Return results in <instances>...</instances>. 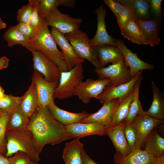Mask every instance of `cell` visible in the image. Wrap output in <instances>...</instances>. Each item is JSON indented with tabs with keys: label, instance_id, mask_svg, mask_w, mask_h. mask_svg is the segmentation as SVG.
<instances>
[{
	"label": "cell",
	"instance_id": "obj_1",
	"mask_svg": "<svg viewBox=\"0 0 164 164\" xmlns=\"http://www.w3.org/2000/svg\"><path fill=\"white\" fill-rule=\"evenodd\" d=\"M27 130L39 154L47 144L54 145L72 138L65 126L53 117L47 107H37L29 119Z\"/></svg>",
	"mask_w": 164,
	"mask_h": 164
},
{
	"label": "cell",
	"instance_id": "obj_2",
	"mask_svg": "<svg viewBox=\"0 0 164 164\" xmlns=\"http://www.w3.org/2000/svg\"><path fill=\"white\" fill-rule=\"evenodd\" d=\"M6 138V152L5 156L6 157L21 152L27 154L36 164L40 161L39 153L27 130H7Z\"/></svg>",
	"mask_w": 164,
	"mask_h": 164
},
{
	"label": "cell",
	"instance_id": "obj_3",
	"mask_svg": "<svg viewBox=\"0 0 164 164\" xmlns=\"http://www.w3.org/2000/svg\"><path fill=\"white\" fill-rule=\"evenodd\" d=\"M31 43L38 50L41 51L55 63L61 72L68 71L63 55L58 49L48 26L45 23L44 20L37 37Z\"/></svg>",
	"mask_w": 164,
	"mask_h": 164
},
{
	"label": "cell",
	"instance_id": "obj_4",
	"mask_svg": "<svg viewBox=\"0 0 164 164\" xmlns=\"http://www.w3.org/2000/svg\"><path fill=\"white\" fill-rule=\"evenodd\" d=\"M82 63L76 65L71 70L61 72L57 87L55 89L53 97L62 100L74 96L75 88L84 78Z\"/></svg>",
	"mask_w": 164,
	"mask_h": 164
},
{
	"label": "cell",
	"instance_id": "obj_5",
	"mask_svg": "<svg viewBox=\"0 0 164 164\" xmlns=\"http://www.w3.org/2000/svg\"><path fill=\"white\" fill-rule=\"evenodd\" d=\"M79 58L90 62L95 69L101 68L99 61L90 46L91 39L87 34L78 29L64 36Z\"/></svg>",
	"mask_w": 164,
	"mask_h": 164
},
{
	"label": "cell",
	"instance_id": "obj_6",
	"mask_svg": "<svg viewBox=\"0 0 164 164\" xmlns=\"http://www.w3.org/2000/svg\"><path fill=\"white\" fill-rule=\"evenodd\" d=\"M44 20L48 26L56 28L64 36L79 29L82 21L81 18H72L60 12L57 8L46 16Z\"/></svg>",
	"mask_w": 164,
	"mask_h": 164
},
{
	"label": "cell",
	"instance_id": "obj_7",
	"mask_svg": "<svg viewBox=\"0 0 164 164\" xmlns=\"http://www.w3.org/2000/svg\"><path fill=\"white\" fill-rule=\"evenodd\" d=\"M110 82L108 78H100L96 80L88 79L81 81L76 86L74 95L84 103L87 104L92 98H95L100 95Z\"/></svg>",
	"mask_w": 164,
	"mask_h": 164
},
{
	"label": "cell",
	"instance_id": "obj_8",
	"mask_svg": "<svg viewBox=\"0 0 164 164\" xmlns=\"http://www.w3.org/2000/svg\"><path fill=\"white\" fill-rule=\"evenodd\" d=\"M33 68L50 82H59L61 71L57 65L39 50L32 52Z\"/></svg>",
	"mask_w": 164,
	"mask_h": 164
},
{
	"label": "cell",
	"instance_id": "obj_9",
	"mask_svg": "<svg viewBox=\"0 0 164 164\" xmlns=\"http://www.w3.org/2000/svg\"><path fill=\"white\" fill-rule=\"evenodd\" d=\"M95 72L100 78H108L110 84L117 86L129 81L132 78L129 69H128L122 60L107 67L95 69Z\"/></svg>",
	"mask_w": 164,
	"mask_h": 164
},
{
	"label": "cell",
	"instance_id": "obj_10",
	"mask_svg": "<svg viewBox=\"0 0 164 164\" xmlns=\"http://www.w3.org/2000/svg\"><path fill=\"white\" fill-rule=\"evenodd\" d=\"M142 72H138L129 81L122 84L114 86L109 83L95 98L103 104L115 99L122 100L133 91L137 80L142 75Z\"/></svg>",
	"mask_w": 164,
	"mask_h": 164
},
{
	"label": "cell",
	"instance_id": "obj_11",
	"mask_svg": "<svg viewBox=\"0 0 164 164\" xmlns=\"http://www.w3.org/2000/svg\"><path fill=\"white\" fill-rule=\"evenodd\" d=\"M164 120H158L147 115L145 111L138 114L132 124L137 136L136 148L140 149L144 145L145 140L151 132Z\"/></svg>",
	"mask_w": 164,
	"mask_h": 164
},
{
	"label": "cell",
	"instance_id": "obj_12",
	"mask_svg": "<svg viewBox=\"0 0 164 164\" xmlns=\"http://www.w3.org/2000/svg\"><path fill=\"white\" fill-rule=\"evenodd\" d=\"M114 42L116 46L121 52L124 60V63L126 67H129L130 74L132 78L134 77L139 72L144 70H152L155 66L144 62L138 56L136 53H133L121 39H114Z\"/></svg>",
	"mask_w": 164,
	"mask_h": 164
},
{
	"label": "cell",
	"instance_id": "obj_13",
	"mask_svg": "<svg viewBox=\"0 0 164 164\" xmlns=\"http://www.w3.org/2000/svg\"><path fill=\"white\" fill-rule=\"evenodd\" d=\"M121 101L117 98L104 103L98 111L90 114L80 122L96 123L102 125L107 129L111 125L114 112Z\"/></svg>",
	"mask_w": 164,
	"mask_h": 164
},
{
	"label": "cell",
	"instance_id": "obj_14",
	"mask_svg": "<svg viewBox=\"0 0 164 164\" xmlns=\"http://www.w3.org/2000/svg\"><path fill=\"white\" fill-rule=\"evenodd\" d=\"M40 73L34 70L32 79L35 83L38 99L39 106L47 107L54 98L55 89L59 82H50L46 80Z\"/></svg>",
	"mask_w": 164,
	"mask_h": 164
},
{
	"label": "cell",
	"instance_id": "obj_15",
	"mask_svg": "<svg viewBox=\"0 0 164 164\" xmlns=\"http://www.w3.org/2000/svg\"><path fill=\"white\" fill-rule=\"evenodd\" d=\"M97 18V27L96 33L91 39L90 46H94L108 45L116 46L114 42V38L109 35L107 31L105 17L107 12L102 4L95 10Z\"/></svg>",
	"mask_w": 164,
	"mask_h": 164
},
{
	"label": "cell",
	"instance_id": "obj_16",
	"mask_svg": "<svg viewBox=\"0 0 164 164\" xmlns=\"http://www.w3.org/2000/svg\"><path fill=\"white\" fill-rule=\"evenodd\" d=\"M50 32L62 51L68 70H71L77 64L84 62V60L79 58L76 55L69 42L58 30L52 27Z\"/></svg>",
	"mask_w": 164,
	"mask_h": 164
},
{
	"label": "cell",
	"instance_id": "obj_17",
	"mask_svg": "<svg viewBox=\"0 0 164 164\" xmlns=\"http://www.w3.org/2000/svg\"><path fill=\"white\" fill-rule=\"evenodd\" d=\"M67 132L72 138L79 139L91 135H106L107 128L95 123H77L65 126Z\"/></svg>",
	"mask_w": 164,
	"mask_h": 164
},
{
	"label": "cell",
	"instance_id": "obj_18",
	"mask_svg": "<svg viewBox=\"0 0 164 164\" xmlns=\"http://www.w3.org/2000/svg\"><path fill=\"white\" fill-rule=\"evenodd\" d=\"M53 98L47 106L53 117L65 126L80 122L90 114L85 111L80 113H72L63 110L55 104Z\"/></svg>",
	"mask_w": 164,
	"mask_h": 164
},
{
	"label": "cell",
	"instance_id": "obj_19",
	"mask_svg": "<svg viewBox=\"0 0 164 164\" xmlns=\"http://www.w3.org/2000/svg\"><path fill=\"white\" fill-rule=\"evenodd\" d=\"M125 122L110 126L107 129L106 135L111 139L116 150L123 155H126L132 151L130 149L124 133Z\"/></svg>",
	"mask_w": 164,
	"mask_h": 164
},
{
	"label": "cell",
	"instance_id": "obj_20",
	"mask_svg": "<svg viewBox=\"0 0 164 164\" xmlns=\"http://www.w3.org/2000/svg\"><path fill=\"white\" fill-rule=\"evenodd\" d=\"M133 13V17L138 28L149 42L152 46L159 45L161 39L159 38L158 32L159 24L158 20L154 19L144 20L135 16Z\"/></svg>",
	"mask_w": 164,
	"mask_h": 164
},
{
	"label": "cell",
	"instance_id": "obj_21",
	"mask_svg": "<svg viewBox=\"0 0 164 164\" xmlns=\"http://www.w3.org/2000/svg\"><path fill=\"white\" fill-rule=\"evenodd\" d=\"M154 159L145 151L136 148L126 155L116 152L113 160L114 164H153Z\"/></svg>",
	"mask_w": 164,
	"mask_h": 164
},
{
	"label": "cell",
	"instance_id": "obj_22",
	"mask_svg": "<svg viewBox=\"0 0 164 164\" xmlns=\"http://www.w3.org/2000/svg\"><path fill=\"white\" fill-rule=\"evenodd\" d=\"M92 48L99 61L101 68L109 63L113 64L124 60L121 52L116 46L105 45Z\"/></svg>",
	"mask_w": 164,
	"mask_h": 164
},
{
	"label": "cell",
	"instance_id": "obj_23",
	"mask_svg": "<svg viewBox=\"0 0 164 164\" xmlns=\"http://www.w3.org/2000/svg\"><path fill=\"white\" fill-rule=\"evenodd\" d=\"M3 37L7 43L8 46L21 45L32 52L38 50L19 30L16 26H10L5 32Z\"/></svg>",
	"mask_w": 164,
	"mask_h": 164
},
{
	"label": "cell",
	"instance_id": "obj_24",
	"mask_svg": "<svg viewBox=\"0 0 164 164\" xmlns=\"http://www.w3.org/2000/svg\"><path fill=\"white\" fill-rule=\"evenodd\" d=\"M19 105L22 111L29 119L39 106L36 87L34 82L32 79L31 84L22 96Z\"/></svg>",
	"mask_w": 164,
	"mask_h": 164
},
{
	"label": "cell",
	"instance_id": "obj_25",
	"mask_svg": "<svg viewBox=\"0 0 164 164\" xmlns=\"http://www.w3.org/2000/svg\"><path fill=\"white\" fill-rule=\"evenodd\" d=\"M151 84L153 91V99L151 106L145 113L155 118L162 120L164 119V94L152 81Z\"/></svg>",
	"mask_w": 164,
	"mask_h": 164
},
{
	"label": "cell",
	"instance_id": "obj_26",
	"mask_svg": "<svg viewBox=\"0 0 164 164\" xmlns=\"http://www.w3.org/2000/svg\"><path fill=\"white\" fill-rule=\"evenodd\" d=\"M83 149V144L79 139L67 143L62 155L65 164H82L81 153Z\"/></svg>",
	"mask_w": 164,
	"mask_h": 164
},
{
	"label": "cell",
	"instance_id": "obj_27",
	"mask_svg": "<svg viewBox=\"0 0 164 164\" xmlns=\"http://www.w3.org/2000/svg\"><path fill=\"white\" fill-rule=\"evenodd\" d=\"M145 150L153 158L160 157L164 153V139L156 131L151 132L146 138L144 145Z\"/></svg>",
	"mask_w": 164,
	"mask_h": 164
},
{
	"label": "cell",
	"instance_id": "obj_28",
	"mask_svg": "<svg viewBox=\"0 0 164 164\" xmlns=\"http://www.w3.org/2000/svg\"><path fill=\"white\" fill-rule=\"evenodd\" d=\"M121 32L125 38L134 43L150 45L136 24L133 17V13L132 16Z\"/></svg>",
	"mask_w": 164,
	"mask_h": 164
},
{
	"label": "cell",
	"instance_id": "obj_29",
	"mask_svg": "<svg viewBox=\"0 0 164 164\" xmlns=\"http://www.w3.org/2000/svg\"><path fill=\"white\" fill-rule=\"evenodd\" d=\"M29 121V118L22 111L19 104L9 114L7 130H27Z\"/></svg>",
	"mask_w": 164,
	"mask_h": 164
},
{
	"label": "cell",
	"instance_id": "obj_30",
	"mask_svg": "<svg viewBox=\"0 0 164 164\" xmlns=\"http://www.w3.org/2000/svg\"><path fill=\"white\" fill-rule=\"evenodd\" d=\"M142 78V76H140L134 86L133 98L129 106L127 116L124 121L126 124H132L138 114L144 111L139 100L140 87Z\"/></svg>",
	"mask_w": 164,
	"mask_h": 164
},
{
	"label": "cell",
	"instance_id": "obj_31",
	"mask_svg": "<svg viewBox=\"0 0 164 164\" xmlns=\"http://www.w3.org/2000/svg\"><path fill=\"white\" fill-rule=\"evenodd\" d=\"M75 2L74 0H39V14L44 19L46 16L59 6H65L71 8H73Z\"/></svg>",
	"mask_w": 164,
	"mask_h": 164
},
{
	"label": "cell",
	"instance_id": "obj_32",
	"mask_svg": "<svg viewBox=\"0 0 164 164\" xmlns=\"http://www.w3.org/2000/svg\"><path fill=\"white\" fill-rule=\"evenodd\" d=\"M127 5L131 9L134 14L142 19L149 15L150 5L147 0H119Z\"/></svg>",
	"mask_w": 164,
	"mask_h": 164
},
{
	"label": "cell",
	"instance_id": "obj_33",
	"mask_svg": "<svg viewBox=\"0 0 164 164\" xmlns=\"http://www.w3.org/2000/svg\"><path fill=\"white\" fill-rule=\"evenodd\" d=\"M133 90L125 98L120 101L114 112L110 126L119 124L124 121L127 117L129 106L133 97Z\"/></svg>",
	"mask_w": 164,
	"mask_h": 164
},
{
	"label": "cell",
	"instance_id": "obj_34",
	"mask_svg": "<svg viewBox=\"0 0 164 164\" xmlns=\"http://www.w3.org/2000/svg\"><path fill=\"white\" fill-rule=\"evenodd\" d=\"M22 98L21 97L5 94L0 99V109L3 112L10 114L20 103Z\"/></svg>",
	"mask_w": 164,
	"mask_h": 164
},
{
	"label": "cell",
	"instance_id": "obj_35",
	"mask_svg": "<svg viewBox=\"0 0 164 164\" xmlns=\"http://www.w3.org/2000/svg\"><path fill=\"white\" fill-rule=\"evenodd\" d=\"M9 114L3 112L0 117V155H3L6 152V132Z\"/></svg>",
	"mask_w": 164,
	"mask_h": 164
},
{
	"label": "cell",
	"instance_id": "obj_36",
	"mask_svg": "<svg viewBox=\"0 0 164 164\" xmlns=\"http://www.w3.org/2000/svg\"><path fill=\"white\" fill-rule=\"evenodd\" d=\"M16 26L31 43L35 40L39 35V29L32 26L29 23H18Z\"/></svg>",
	"mask_w": 164,
	"mask_h": 164
},
{
	"label": "cell",
	"instance_id": "obj_37",
	"mask_svg": "<svg viewBox=\"0 0 164 164\" xmlns=\"http://www.w3.org/2000/svg\"><path fill=\"white\" fill-rule=\"evenodd\" d=\"M120 2L122 4L123 7L116 18L119 28L121 31L132 16V12L127 5Z\"/></svg>",
	"mask_w": 164,
	"mask_h": 164
},
{
	"label": "cell",
	"instance_id": "obj_38",
	"mask_svg": "<svg viewBox=\"0 0 164 164\" xmlns=\"http://www.w3.org/2000/svg\"><path fill=\"white\" fill-rule=\"evenodd\" d=\"M39 0H33V4L29 19V24L39 29L44 22V19L40 16L39 13Z\"/></svg>",
	"mask_w": 164,
	"mask_h": 164
},
{
	"label": "cell",
	"instance_id": "obj_39",
	"mask_svg": "<svg viewBox=\"0 0 164 164\" xmlns=\"http://www.w3.org/2000/svg\"><path fill=\"white\" fill-rule=\"evenodd\" d=\"M33 4V0H29L26 5H23L18 11L17 19L18 23H29Z\"/></svg>",
	"mask_w": 164,
	"mask_h": 164
},
{
	"label": "cell",
	"instance_id": "obj_40",
	"mask_svg": "<svg viewBox=\"0 0 164 164\" xmlns=\"http://www.w3.org/2000/svg\"><path fill=\"white\" fill-rule=\"evenodd\" d=\"M124 133L128 145L132 151L136 148L137 136L132 124L125 123Z\"/></svg>",
	"mask_w": 164,
	"mask_h": 164
},
{
	"label": "cell",
	"instance_id": "obj_41",
	"mask_svg": "<svg viewBox=\"0 0 164 164\" xmlns=\"http://www.w3.org/2000/svg\"><path fill=\"white\" fill-rule=\"evenodd\" d=\"M8 159L9 164H29L32 160L27 154L21 152H16Z\"/></svg>",
	"mask_w": 164,
	"mask_h": 164
},
{
	"label": "cell",
	"instance_id": "obj_42",
	"mask_svg": "<svg viewBox=\"0 0 164 164\" xmlns=\"http://www.w3.org/2000/svg\"><path fill=\"white\" fill-rule=\"evenodd\" d=\"M147 1L150 5V9L155 19L158 20L162 14L161 9L162 0H149Z\"/></svg>",
	"mask_w": 164,
	"mask_h": 164
},
{
	"label": "cell",
	"instance_id": "obj_43",
	"mask_svg": "<svg viewBox=\"0 0 164 164\" xmlns=\"http://www.w3.org/2000/svg\"><path fill=\"white\" fill-rule=\"evenodd\" d=\"M104 2L111 9L116 17L123 7V4L119 0H104Z\"/></svg>",
	"mask_w": 164,
	"mask_h": 164
},
{
	"label": "cell",
	"instance_id": "obj_44",
	"mask_svg": "<svg viewBox=\"0 0 164 164\" xmlns=\"http://www.w3.org/2000/svg\"><path fill=\"white\" fill-rule=\"evenodd\" d=\"M81 159L82 164H97L86 154L84 149L81 152Z\"/></svg>",
	"mask_w": 164,
	"mask_h": 164
},
{
	"label": "cell",
	"instance_id": "obj_45",
	"mask_svg": "<svg viewBox=\"0 0 164 164\" xmlns=\"http://www.w3.org/2000/svg\"><path fill=\"white\" fill-rule=\"evenodd\" d=\"M9 60L6 56L0 58V70L6 68L9 65Z\"/></svg>",
	"mask_w": 164,
	"mask_h": 164
},
{
	"label": "cell",
	"instance_id": "obj_46",
	"mask_svg": "<svg viewBox=\"0 0 164 164\" xmlns=\"http://www.w3.org/2000/svg\"><path fill=\"white\" fill-rule=\"evenodd\" d=\"M153 164H164V154L159 157L155 158Z\"/></svg>",
	"mask_w": 164,
	"mask_h": 164
},
{
	"label": "cell",
	"instance_id": "obj_47",
	"mask_svg": "<svg viewBox=\"0 0 164 164\" xmlns=\"http://www.w3.org/2000/svg\"><path fill=\"white\" fill-rule=\"evenodd\" d=\"M0 164H9L8 158L0 155Z\"/></svg>",
	"mask_w": 164,
	"mask_h": 164
},
{
	"label": "cell",
	"instance_id": "obj_48",
	"mask_svg": "<svg viewBox=\"0 0 164 164\" xmlns=\"http://www.w3.org/2000/svg\"><path fill=\"white\" fill-rule=\"evenodd\" d=\"M7 26L6 24L3 22L0 17V30L5 29Z\"/></svg>",
	"mask_w": 164,
	"mask_h": 164
},
{
	"label": "cell",
	"instance_id": "obj_49",
	"mask_svg": "<svg viewBox=\"0 0 164 164\" xmlns=\"http://www.w3.org/2000/svg\"><path fill=\"white\" fill-rule=\"evenodd\" d=\"M5 90L2 88L0 84V99L3 97L5 95Z\"/></svg>",
	"mask_w": 164,
	"mask_h": 164
},
{
	"label": "cell",
	"instance_id": "obj_50",
	"mask_svg": "<svg viewBox=\"0 0 164 164\" xmlns=\"http://www.w3.org/2000/svg\"><path fill=\"white\" fill-rule=\"evenodd\" d=\"M29 164H36L35 162L33 160H31Z\"/></svg>",
	"mask_w": 164,
	"mask_h": 164
},
{
	"label": "cell",
	"instance_id": "obj_51",
	"mask_svg": "<svg viewBox=\"0 0 164 164\" xmlns=\"http://www.w3.org/2000/svg\"><path fill=\"white\" fill-rule=\"evenodd\" d=\"M2 113V111L0 109V117Z\"/></svg>",
	"mask_w": 164,
	"mask_h": 164
}]
</instances>
